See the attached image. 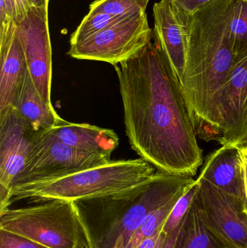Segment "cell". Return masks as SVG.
<instances>
[{"mask_svg": "<svg viewBox=\"0 0 247 248\" xmlns=\"http://www.w3.org/2000/svg\"><path fill=\"white\" fill-rule=\"evenodd\" d=\"M131 148L157 170L193 177L203 150L182 86L157 38L115 65Z\"/></svg>", "mask_w": 247, "mask_h": 248, "instance_id": "cell-1", "label": "cell"}, {"mask_svg": "<svg viewBox=\"0 0 247 248\" xmlns=\"http://www.w3.org/2000/svg\"><path fill=\"white\" fill-rule=\"evenodd\" d=\"M233 0H213L191 16L182 86L197 135L206 141L220 137L218 97L235 55L229 39Z\"/></svg>", "mask_w": 247, "mask_h": 248, "instance_id": "cell-2", "label": "cell"}, {"mask_svg": "<svg viewBox=\"0 0 247 248\" xmlns=\"http://www.w3.org/2000/svg\"><path fill=\"white\" fill-rule=\"evenodd\" d=\"M196 179L157 170L151 179L123 192L75 201L91 248H126L143 220Z\"/></svg>", "mask_w": 247, "mask_h": 248, "instance_id": "cell-3", "label": "cell"}, {"mask_svg": "<svg viewBox=\"0 0 247 248\" xmlns=\"http://www.w3.org/2000/svg\"><path fill=\"white\" fill-rule=\"evenodd\" d=\"M155 173L156 168L142 157L111 160L63 177L13 186L12 202L23 199L75 202L106 196L138 186Z\"/></svg>", "mask_w": 247, "mask_h": 248, "instance_id": "cell-4", "label": "cell"}, {"mask_svg": "<svg viewBox=\"0 0 247 248\" xmlns=\"http://www.w3.org/2000/svg\"><path fill=\"white\" fill-rule=\"evenodd\" d=\"M41 202L0 213V230L49 248H91L75 202L63 200Z\"/></svg>", "mask_w": 247, "mask_h": 248, "instance_id": "cell-5", "label": "cell"}, {"mask_svg": "<svg viewBox=\"0 0 247 248\" xmlns=\"http://www.w3.org/2000/svg\"><path fill=\"white\" fill-rule=\"evenodd\" d=\"M111 160L109 156L66 145L47 130L35 135L27 161L16 176L13 186L63 177Z\"/></svg>", "mask_w": 247, "mask_h": 248, "instance_id": "cell-6", "label": "cell"}, {"mask_svg": "<svg viewBox=\"0 0 247 248\" xmlns=\"http://www.w3.org/2000/svg\"><path fill=\"white\" fill-rule=\"evenodd\" d=\"M152 36L146 12L133 13L84 42L72 45L68 55L115 66L137 52Z\"/></svg>", "mask_w": 247, "mask_h": 248, "instance_id": "cell-7", "label": "cell"}, {"mask_svg": "<svg viewBox=\"0 0 247 248\" xmlns=\"http://www.w3.org/2000/svg\"><path fill=\"white\" fill-rule=\"evenodd\" d=\"M194 202L209 232L222 248H247V213L243 202L200 179Z\"/></svg>", "mask_w": 247, "mask_h": 248, "instance_id": "cell-8", "label": "cell"}, {"mask_svg": "<svg viewBox=\"0 0 247 248\" xmlns=\"http://www.w3.org/2000/svg\"><path fill=\"white\" fill-rule=\"evenodd\" d=\"M17 32L32 81L42 100L54 108L51 99L52 52L48 6H33L26 17L17 23Z\"/></svg>", "mask_w": 247, "mask_h": 248, "instance_id": "cell-9", "label": "cell"}, {"mask_svg": "<svg viewBox=\"0 0 247 248\" xmlns=\"http://www.w3.org/2000/svg\"><path fill=\"white\" fill-rule=\"evenodd\" d=\"M222 145L239 146L247 140V52L236 57L218 97Z\"/></svg>", "mask_w": 247, "mask_h": 248, "instance_id": "cell-10", "label": "cell"}, {"mask_svg": "<svg viewBox=\"0 0 247 248\" xmlns=\"http://www.w3.org/2000/svg\"><path fill=\"white\" fill-rule=\"evenodd\" d=\"M36 134L15 108L0 119V213L12 203L15 179L27 161Z\"/></svg>", "mask_w": 247, "mask_h": 248, "instance_id": "cell-11", "label": "cell"}, {"mask_svg": "<svg viewBox=\"0 0 247 248\" xmlns=\"http://www.w3.org/2000/svg\"><path fill=\"white\" fill-rule=\"evenodd\" d=\"M191 16L171 0H161L153 6V34L168 57L180 83L185 69Z\"/></svg>", "mask_w": 247, "mask_h": 248, "instance_id": "cell-12", "label": "cell"}, {"mask_svg": "<svg viewBox=\"0 0 247 248\" xmlns=\"http://www.w3.org/2000/svg\"><path fill=\"white\" fill-rule=\"evenodd\" d=\"M198 179L206 181L243 202V182L239 147L222 145L211 153Z\"/></svg>", "mask_w": 247, "mask_h": 248, "instance_id": "cell-13", "label": "cell"}, {"mask_svg": "<svg viewBox=\"0 0 247 248\" xmlns=\"http://www.w3.org/2000/svg\"><path fill=\"white\" fill-rule=\"evenodd\" d=\"M0 119L14 108L28 66L17 32L0 45Z\"/></svg>", "mask_w": 247, "mask_h": 248, "instance_id": "cell-14", "label": "cell"}, {"mask_svg": "<svg viewBox=\"0 0 247 248\" xmlns=\"http://www.w3.org/2000/svg\"><path fill=\"white\" fill-rule=\"evenodd\" d=\"M48 131L63 144L87 153L111 157L118 147L119 137L113 130L91 124L71 123L62 119Z\"/></svg>", "mask_w": 247, "mask_h": 248, "instance_id": "cell-15", "label": "cell"}, {"mask_svg": "<svg viewBox=\"0 0 247 248\" xmlns=\"http://www.w3.org/2000/svg\"><path fill=\"white\" fill-rule=\"evenodd\" d=\"M14 108L26 126L34 133L47 131L62 120L54 108L44 103L30 78L29 71Z\"/></svg>", "mask_w": 247, "mask_h": 248, "instance_id": "cell-16", "label": "cell"}, {"mask_svg": "<svg viewBox=\"0 0 247 248\" xmlns=\"http://www.w3.org/2000/svg\"><path fill=\"white\" fill-rule=\"evenodd\" d=\"M174 248H222L204 226L194 200Z\"/></svg>", "mask_w": 247, "mask_h": 248, "instance_id": "cell-17", "label": "cell"}, {"mask_svg": "<svg viewBox=\"0 0 247 248\" xmlns=\"http://www.w3.org/2000/svg\"><path fill=\"white\" fill-rule=\"evenodd\" d=\"M188 188L174 196L172 199L170 200L162 206L151 212L143 220L139 228L131 237L126 248H138L145 239L154 235L160 230H162L175 202L179 199L180 197L182 196L183 194L188 189Z\"/></svg>", "mask_w": 247, "mask_h": 248, "instance_id": "cell-18", "label": "cell"}, {"mask_svg": "<svg viewBox=\"0 0 247 248\" xmlns=\"http://www.w3.org/2000/svg\"><path fill=\"white\" fill-rule=\"evenodd\" d=\"M229 39L235 58L247 52V0H233L229 19Z\"/></svg>", "mask_w": 247, "mask_h": 248, "instance_id": "cell-19", "label": "cell"}, {"mask_svg": "<svg viewBox=\"0 0 247 248\" xmlns=\"http://www.w3.org/2000/svg\"><path fill=\"white\" fill-rule=\"evenodd\" d=\"M131 15V14H130ZM129 15L114 16L100 12L90 11L83 19L75 31L71 34V46L84 42L102 31L113 26Z\"/></svg>", "mask_w": 247, "mask_h": 248, "instance_id": "cell-20", "label": "cell"}, {"mask_svg": "<svg viewBox=\"0 0 247 248\" xmlns=\"http://www.w3.org/2000/svg\"><path fill=\"white\" fill-rule=\"evenodd\" d=\"M149 1L150 0H93L90 4L89 10L114 16L145 13Z\"/></svg>", "mask_w": 247, "mask_h": 248, "instance_id": "cell-21", "label": "cell"}, {"mask_svg": "<svg viewBox=\"0 0 247 248\" xmlns=\"http://www.w3.org/2000/svg\"><path fill=\"white\" fill-rule=\"evenodd\" d=\"M199 181L196 179L187 191L180 197L170 213L168 218L162 227V231L166 236L169 235L182 222L184 217L188 214L191 208L193 201L197 195L199 189Z\"/></svg>", "mask_w": 247, "mask_h": 248, "instance_id": "cell-22", "label": "cell"}, {"mask_svg": "<svg viewBox=\"0 0 247 248\" xmlns=\"http://www.w3.org/2000/svg\"><path fill=\"white\" fill-rule=\"evenodd\" d=\"M17 20L7 0H0V45L8 42L17 32Z\"/></svg>", "mask_w": 247, "mask_h": 248, "instance_id": "cell-23", "label": "cell"}, {"mask_svg": "<svg viewBox=\"0 0 247 248\" xmlns=\"http://www.w3.org/2000/svg\"><path fill=\"white\" fill-rule=\"evenodd\" d=\"M0 248H49L21 236L0 230Z\"/></svg>", "mask_w": 247, "mask_h": 248, "instance_id": "cell-24", "label": "cell"}, {"mask_svg": "<svg viewBox=\"0 0 247 248\" xmlns=\"http://www.w3.org/2000/svg\"><path fill=\"white\" fill-rule=\"evenodd\" d=\"M7 1L10 3L14 12L17 23H19L25 18L30 9L33 7L30 0H7Z\"/></svg>", "mask_w": 247, "mask_h": 248, "instance_id": "cell-25", "label": "cell"}, {"mask_svg": "<svg viewBox=\"0 0 247 248\" xmlns=\"http://www.w3.org/2000/svg\"><path fill=\"white\" fill-rule=\"evenodd\" d=\"M177 6L190 15H194L197 10L204 7L213 0H171Z\"/></svg>", "mask_w": 247, "mask_h": 248, "instance_id": "cell-26", "label": "cell"}, {"mask_svg": "<svg viewBox=\"0 0 247 248\" xmlns=\"http://www.w3.org/2000/svg\"><path fill=\"white\" fill-rule=\"evenodd\" d=\"M167 237L162 230L145 239L138 248H163Z\"/></svg>", "mask_w": 247, "mask_h": 248, "instance_id": "cell-27", "label": "cell"}, {"mask_svg": "<svg viewBox=\"0 0 247 248\" xmlns=\"http://www.w3.org/2000/svg\"><path fill=\"white\" fill-rule=\"evenodd\" d=\"M241 155V170L243 182L244 209L247 213V153L239 148Z\"/></svg>", "mask_w": 247, "mask_h": 248, "instance_id": "cell-28", "label": "cell"}, {"mask_svg": "<svg viewBox=\"0 0 247 248\" xmlns=\"http://www.w3.org/2000/svg\"><path fill=\"white\" fill-rule=\"evenodd\" d=\"M185 218V217H184ZM184 218L183 219L182 222L178 225L175 230H174L167 237L166 241H165V245H164L163 248H175V243H176L177 239H178V235H179L180 232L182 229L183 225H184Z\"/></svg>", "mask_w": 247, "mask_h": 248, "instance_id": "cell-29", "label": "cell"}, {"mask_svg": "<svg viewBox=\"0 0 247 248\" xmlns=\"http://www.w3.org/2000/svg\"><path fill=\"white\" fill-rule=\"evenodd\" d=\"M30 1L32 5L34 7H42L48 6L49 0H30Z\"/></svg>", "mask_w": 247, "mask_h": 248, "instance_id": "cell-30", "label": "cell"}, {"mask_svg": "<svg viewBox=\"0 0 247 248\" xmlns=\"http://www.w3.org/2000/svg\"><path fill=\"white\" fill-rule=\"evenodd\" d=\"M241 150H243L244 152L247 153V140L245 141L244 144H242V145L238 146Z\"/></svg>", "mask_w": 247, "mask_h": 248, "instance_id": "cell-31", "label": "cell"}, {"mask_svg": "<svg viewBox=\"0 0 247 248\" xmlns=\"http://www.w3.org/2000/svg\"></svg>", "mask_w": 247, "mask_h": 248, "instance_id": "cell-32", "label": "cell"}]
</instances>
